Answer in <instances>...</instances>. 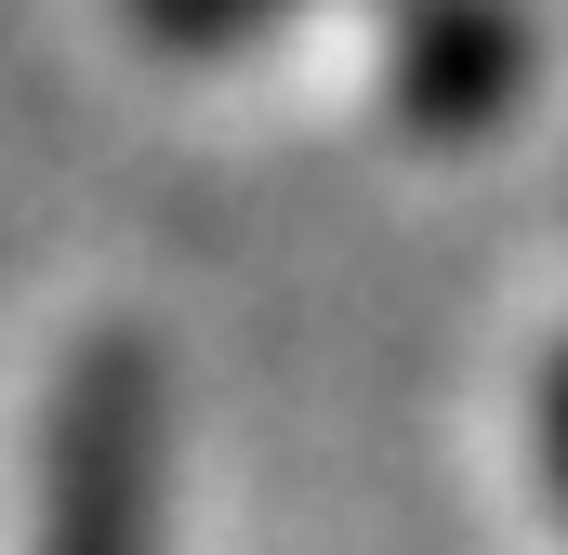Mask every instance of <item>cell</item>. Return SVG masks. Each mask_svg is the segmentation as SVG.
<instances>
[{"mask_svg":"<svg viewBox=\"0 0 568 555\" xmlns=\"http://www.w3.org/2000/svg\"><path fill=\"white\" fill-rule=\"evenodd\" d=\"M145 40H172V53H225V40H252V27H278L304 0H120Z\"/></svg>","mask_w":568,"mask_h":555,"instance_id":"cell-3","label":"cell"},{"mask_svg":"<svg viewBox=\"0 0 568 555\" xmlns=\"http://www.w3.org/2000/svg\"><path fill=\"white\" fill-rule=\"evenodd\" d=\"M529 436H542V490H556V516H568V344L542 357V397H529Z\"/></svg>","mask_w":568,"mask_h":555,"instance_id":"cell-4","label":"cell"},{"mask_svg":"<svg viewBox=\"0 0 568 555\" xmlns=\"http://www.w3.org/2000/svg\"><path fill=\"white\" fill-rule=\"evenodd\" d=\"M384 67H397L410 133H489L529 80V27H516V0H410Z\"/></svg>","mask_w":568,"mask_h":555,"instance_id":"cell-2","label":"cell"},{"mask_svg":"<svg viewBox=\"0 0 568 555\" xmlns=\"http://www.w3.org/2000/svg\"><path fill=\"white\" fill-rule=\"evenodd\" d=\"M27 555H159V357L120 331H93L40 411Z\"/></svg>","mask_w":568,"mask_h":555,"instance_id":"cell-1","label":"cell"}]
</instances>
